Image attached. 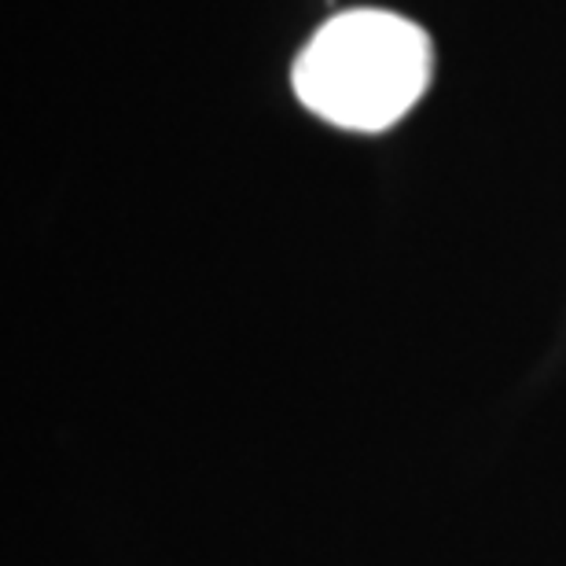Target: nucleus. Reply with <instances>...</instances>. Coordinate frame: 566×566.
<instances>
[{
  "label": "nucleus",
  "mask_w": 566,
  "mask_h": 566,
  "mask_svg": "<svg viewBox=\"0 0 566 566\" xmlns=\"http://www.w3.org/2000/svg\"><path fill=\"white\" fill-rule=\"evenodd\" d=\"M434 71L423 27L379 8L327 19L298 52L294 96L316 118L349 133H382L420 104Z\"/></svg>",
  "instance_id": "nucleus-1"
}]
</instances>
